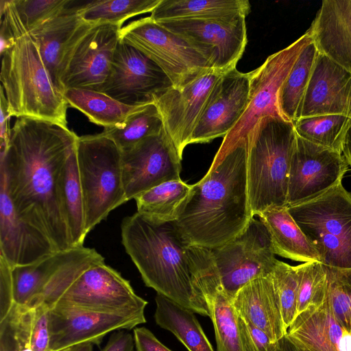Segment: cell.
Here are the masks:
<instances>
[{
	"mask_svg": "<svg viewBox=\"0 0 351 351\" xmlns=\"http://www.w3.org/2000/svg\"><path fill=\"white\" fill-rule=\"evenodd\" d=\"M32 308V351H49V311L50 308L45 304H40Z\"/></svg>",
	"mask_w": 351,
	"mask_h": 351,
	"instance_id": "obj_42",
	"label": "cell"
},
{
	"mask_svg": "<svg viewBox=\"0 0 351 351\" xmlns=\"http://www.w3.org/2000/svg\"><path fill=\"white\" fill-rule=\"evenodd\" d=\"M254 217L248 195L247 140L220 145L206 175L192 184L176 223L191 244L218 247L241 234Z\"/></svg>",
	"mask_w": 351,
	"mask_h": 351,
	"instance_id": "obj_2",
	"label": "cell"
},
{
	"mask_svg": "<svg viewBox=\"0 0 351 351\" xmlns=\"http://www.w3.org/2000/svg\"><path fill=\"white\" fill-rule=\"evenodd\" d=\"M296 267L298 273V316L308 308L319 306L325 302L328 282L325 267L321 262H306Z\"/></svg>",
	"mask_w": 351,
	"mask_h": 351,
	"instance_id": "obj_39",
	"label": "cell"
},
{
	"mask_svg": "<svg viewBox=\"0 0 351 351\" xmlns=\"http://www.w3.org/2000/svg\"><path fill=\"white\" fill-rule=\"evenodd\" d=\"M75 151L88 233L111 211L128 202L121 152L101 133L78 136Z\"/></svg>",
	"mask_w": 351,
	"mask_h": 351,
	"instance_id": "obj_6",
	"label": "cell"
},
{
	"mask_svg": "<svg viewBox=\"0 0 351 351\" xmlns=\"http://www.w3.org/2000/svg\"><path fill=\"white\" fill-rule=\"evenodd\" d=\"M210 250L221 285L231 301L250 281L271 273L277 261L266 227L254 217L234 239Z\"/></svg>",
	"mask_w": 351,
	"mask_h": 351,
	"instance_id": "obj_11",
	"label": "cell"
},
{
	"mask_svg": "<svg viewBox=\"0 0 351 351\" xmlns=\"http://www.w3.org/2000/svg\"><path fill=\"white\" fill-rule=\"evenodd\" d=\"M232 304L239 315L264 331L273 342L287 334L271 273L247 283L237 293Z\"/></svg>",
	"mask_w": 351,
	"mask_h": 351,
	"instance_id": "obj_26",
	"label": "cell"
},
{
	"mask_svg": "<svg viewBox=\"0 0 351 351\" xmlns=\"http://www.w3.org/2000/svg\"><path fill=\"white\" fill-rule=\"evenodd\" d=\"M319 53L313 40L301 53L280 90V113L293 123L301 118L304 96Z\"/></svg>",
	"mask_w": 351,
	"mask_h": 351,
	"instance_id": "obj_33",
	"label": "cell"
},
{
	"mask_svg": "<svg viewBox=\"0 0 351 351\" xmlns=\"http://www.w3.org/2000/svg\"><path fill=\"white\" fill-rule=\"evenodd\" d=\"M14 304L12 267L0 255V321L6 317Z\"/></svg>",
	"mask_w": 351,
	"mask_h": 351,
	"instance_id": "obj_43",
	"label": "cell"
},
{
	"mask_svg": "<svg viewBox=\"0 0 351 351\" xmlns=\"http://www.w3.org/2000/svg\"><path fill=\"white\" fill-rule=\"evenodd\" d=\"M310 28L319 52L351 73V0H324Z\"/></svg>",
	"mask_w": 351,
	"mask_h": 351,
	"instance_id": "obj_27",
	"label": "cell"
},
{
	"mask_svg": "<svg viewBox=\"0 0 351 351\" xmlns=\"http://www.w3.org/2000/svg\"><path fill=\"white\" fill-rule=\"evenodd\" d=\"M295 346V348H296V351H308V350L301 347L300 346H298L297 344H295V343H293Z\"/></svg>",
	"mask_w": 351,
	"mask_h": 351,
	"instance_id": "obj_50",
	"label": "cell"
},
{
	"mask_svg": "<svg viewBox=\"0 0 351 351\" xmlns=\"http://www.w3.org/2000/svg\"><path fill=\"white\" fill-rule=\"evenodd\" d=\"M245 15L218 19H176L156 22L180 36L208 61L213 69L236 68L247 42Z\"/></svg>",
	"mask_w": 351,
	"mask_h": 351,
	"instance_id": "obj_12",
	"label": "cell"
},
{
	"mask_svg": "<svg viewBox=\"0 0 351 351\" xmlns=\"http://www.w3.org/2000/svg\"><path fill=\"white\" fill-rule=\"evenodd\" d=\"M193 276L209 308L217 351H252L243 319L223 289L211 250H196L193 254Z\"/></svg>",
	"mask_w": 351,
	"mask_h": 351,
	"instance_id": "obj_19",
	"label": "cell"
},
{
	"mask_svg": "<svg viewBox=\"0 0 351 351\" xmlns=\"http://www.w3.org/2000/svg\"><path fill=\"white\" fill-rule=\"evenodd\" d=\"M327 114L351 118V73L319 52L304 96L301 118Z\"/></svg>",
	"mask_w": 351,
	"mask_h": 351,
	"instance_id": "obj_24",
	"label": "cell"
},
{
	"mask_svg": "<svg viewBox=\"0 0 351 351\" xmlns=\"http://www.w3.org/2000/svg\"><path fill=\"white\" fill-rule=\"evenodd\" d=\"M155 301L157 325L172 332L189 351H214L193 311L158 293Z\"/></svg>",
	"mask_w": 351,
	"mask_h": 351,
	"instance_id": "obj_30",
	"label": "cell"
},
{
	"mask_svg": "<svg viewBox=\"0 0 351 351\" xmlns=\"http://www.w3.org/2000/svg\"><path fill=\"white\" fill-rule=\"evenodd\" d=\"M17 13L29 32L58 14L69 0H12Z\"/></svg>",
	"mask_w": 351,
	"mask_h": 351,
	"instance_id": "obj_41",
	"label": "cell"
},
{
	"mask_svg": "<svg viewBox=\"0 0 351 351\" xmlns=\"http://www.w3.org/2000/svg\"><path fill=\"white\" fill-rule=\"evenodd\" d=\"M77 138L66 126L19 117L7 149L1 151L0 180L15 212L46 234L56 250L74 247L61 210L59 183Z\"/></svg>",
	"mask_w": 351,
	"mask_h": 351,
	"instance_id": "obj_1",
	"label": "cell"
},
{
	"mask_svg": "<svg viewBox=\"0 0 351 351\" xmlns=\"http://www.w3.org/2000/svg\"><path fill=\"white\" fill-rule=\"evenodd\" d=\"M57 303L110 314L145 313L147 301L138 295L129 280L105 263L83 272Z\"/></svg>",
	"mask_w": 351,
	"mask_h": 351,
	"instance_id": "obj_14",
	"label": "cell"
},
{
	"mask_svg": "<svg viewBox=\"0 0 351 351\" xmlns=\"http://www.w3.org/2000/svg\"><path fill=\"white\" fill-rule=\"evenodd\" d=\"M249 93V73H241L236 68L223 72L210 90L191 144L225 136L243 117Z\"/></svg>",
	"mask_w": 351,
	"mask_h": 351,
	"instance_id": "obj_20",
	"label": "cell"
},
{
	"mask_svg": "<svg viewBox=\"0 0 351 351\" xmlns=\"http://www.w3.org/2000/svg\"><path fill=\"white\" fill-rule=\"evenodd\" d=\"M81 3L82 1L69 0L58 14L29 32L48 73L62 92L60 73L63 62L71 47L93 25L81 18Z\"/></svg>",
	"mask_w": 351,
	"mask_h": 351,
	"instance_id": "obj_22",
	"label": "cell"
},
{
	"mask_svg": "<svg viewBox=\"0 0 351 351\" xmlns=\"http://www.w3.org/2000/svg\"><path fill=\"white\" fill-rule=\"evenodd\" d=\"M287 208L324 265L351 269V193L341 182L315 199Z\"/></svg>",
	"mask_w": 351,
	"mask_h": 351,
	"instance_id": "obj_7",
	"label": "cell"
},
{
	"mask_svg": "<svg viewBox=\"0 0 351 351\" xmlns=\"http://www.w3.org/2000/svg\"><path fill=\"white\" fill-rule=\"evenodd\" d=\"M71 348H66V349L62 350L60 351H71Z\"/></svg>",
	"mask_w": 351,
	"mask_h": 351,
	"instance_id": "obj_51",
	"label": "cell"
},
{
	"mask_svg": "<svg viewBox=\"0 0 351 351\" xmlns=\"http://www.w3.org/2000/svg\"><path fill=\"white\" fill-rule=\"evenodd\" d=\"M121 241L145 285L195 313L210 316L195 281L191 245L176 221H159L138 212L121 224Z\"/></svg>",
	"mask_w": 351,
	"mask_h": 351,
	"instance_id": "obj_3",
	"label": "cell"
},
{
	"mask_svg": "<svg viewBox=\"0 0 351 351\" xmlns=\"http://www.w3.org/2000/svg\"><path fill=\"white\" fill-rule=\"evenodd\" d=\"M164 128L160 113L154 103L147 104L131 114L119 128H104L101 134L111 139L121 152L143 139L158 134Z\"/></svg>",
	"mask_w": 351,
	"mask_h": 351,
	"instance_id": "obj_37",
	"label": "cell"
},
{
	"mask_svg": "<svg viewBox=\"0 0 351 351\" xmlns=\"http://www.w3.org/2000/svg\"><path fill=\"white\" fill-rule=\"evenodd\" d=\"M0 80L10 117H28L67 127L69 105L56 86L38 47L23 25L12 0H1Z\"/></svg>",
	"mask_w": 351,
	"mask_h": 351,
	"instance_id": "obj_4",
	"label": "cell"
},
{
	"mask_svg": "<svg viewBox=\"0 0 351 351\" xmlns=\"http://www.w3.org/2000/svg\"><path fill=\"white\" fill-rule=\"evenodd\" d=\"M182 158L165 128L121 152L122 177L128 201L163 182L180 180Z\"/></svg>",
	"mask_w": 351,
	"mask_h": 351,
	"instance_id": "obj_16",
	"label": "cell"
},
{
	"mask_svg": "<svg viewBox=\"0 0 351 351\" xmlns=\"http://www.w3.org/2000/svg\"><path fill=\"white\" fill-rule=\"evenodd\" d=\"M349 167L342 154L297 135L289 173L287 207L315 199L337 186Z\"/></svg>",
	"mask_w": 351,
	"mask_h": 351,
	"instance_id": "obj_17",
	"label": "cell"
},
{
	"mask_svg": "<svg viewBox=\"0 0 351 351\" xmlns=\"http://www.w3.org/2000/svg\"><path fill=\"white\" fill-rule=\"evenodd\" d=\"M133 336L136 351H172L145 327L134 328Z\"/></svg>",
	"mask_w": 351,
	"mask_h": 351,
	"instance_id": "obj_45",
	"label": "cell"
},
{
	"mask_svg": "<svg viewBox=\"0 0 351 351\" xmlns=\"http://www.w3.org/2000/svg\"><path fill=\"white\" fill-rule=\"evenodd\" d=\"M120 40L135 47L165 73L173 87H180L213 69L208 61L180 36L149 16L120 30Z\"/></svg>",
	"mask_w": 351,
	"mask_h": 351,
	"instance_id": "obj_9",
	"label": "cell"
},
{
	"mask_svg": "<svg viewBox=\"0 0 351 351\" xmlns=\"http://www.w3.org/2000/svg\"><path fill=\"white\" fill-rule=\"evenodd\" d=\"M58 251L42 231L21 219L0 181V255L11 266H24Z\"/></svg>",
	"mask_w": 351,
	"mask_h": 351,
	"instance_id": "obj_23",
	"label": "cell"
},
{
	"mask_svg": "<svg viewBox=\"0 0 351 351\" xmlns=\"http://www.w3.org/2000/svg\"><path fill=\"white\" fill-rule=\"evenodd\" d=\"M223 73L208 70L182 86H171L154 101L164 128L182 158L184 148L191 144L210 90Z\"/></svg>",
	"mask_w": 351,
	"mask_h": 351,
	"instance_id": "obj_21",
	"label": "cell"
},
{
	"mask_svg": "<svg viewBox=\"0 0 351 351\" xmlns=\"http://www.w3.org/2000/svg\"><path fill=\"white\" fill-rule=\"evenodd\" d=\"M247 0H161L152 12L155 22L176 19H218L239 14L247 16Z\"/></svg>",
	"mask_w": 351,
	"mask_h": 351,
	"instance_id": "obj_29",
	"label": "cell"
},
{
	"mask_svg": "<svg viewBox=\"0 0 351 351\" xmlns=\"http://www.w3.org/2000/svg\"><path fill=\"white\" fill-rule=\"evenodd\" d=\"M122 27L93 25L71 47L61 69L62 92L83 88L100 92L110 73Z\"/></svg>",
	"mask_w": 351,
	"mask_h": 351,
	"instance_id": "obj_15",
	"label": "cell"
},
{
	"mask_svg": "<svg viewBox=\"0 0 351 351\" xmlns=\"http://www.w3.org/2000/svg\"><path fill=\"white\" fill-rule=\"evenodd\" d=\"M286 330L297 316L298 273L296 266L277 260L271 272Z\"/></svg>",
	"mask_w": 351,
	"mask_h": 351,
	"instance_id": "obj_40",
	"label": "cell"
},
{
	"mask_svg": "<svg viewBox=\"0 0 351 351\" xmlns=\"http://www.w3.org/2000/svg\"><path fill=\"white\" fill-rule=\"evenodd\" d=\"M258 216L269 232L275 254L298 262H320L317 251L287 206H271Z\"/></svg>",
	"mask_w": 351,
	"mask_h": 351,
	"instance_id": "obj_28",
	"label": "cell"
},
{
	"mask_svg": "<svg viewBox=\"0 0 351 351\" xmlns=\"http://www.w3.org/2000/svg\"><path fill=\"white\" fill-rule=\"evenodd\" d=\"M247 186L254 217L271 206H287L289 173L297 141L292 122L260 119L247 136Z\"/></svg>",
	"mask_w": 351,
	"mask_h": 351,
	"instance_id": "obj_5",
	"label": "cell"
},
{
	"mask_svg": "<svg viewBox=\"0 0 351 351\" xmlns=\"http://www.w3.org/2000/svg\"><path fill=\"white\" fill-rule=\"evenodd\" d=\"M146 322L145 313L110 314L56 303L49 311V351H60L90 342L99 346L117 330H132Z\"/></svg>",
	"mask_w": 351,
	"mask_h": 351,
	"instance_id": "obj_18",
	"label": "cell"
},
{
	"mask_svg": "<svg viewBox=\"0 0 351 351\" xmlns=\"http://www.w3.org/2000/svg\"><path fill=\"white\" fill-rule=\"evenodd\" d=\"M161 0H93L82 1L79 14L91 25L112 24L122 27L128 19L151 12Z\"/></svg>",
	"mask_w": 351,
	"mask_h": 351,
	"instance_id": "obj_35",
	"label": "cell"
},
{
	"mask_svg": "<svg viewBox=\"0 0 351 351\" xmlns=\"http://www.w3.org/2000/svg\"><path fill=\"white\" fill-rule=\"evenodd\" d=\"M33 308L14 304L0 321V351H32L31 328Z\"/></svg>",
	"mask_w": 351,
	"mask_h": 351,
	"instance_id": "obj_38",
	"label": "cell"
},
{
	"mask_svg": "<svg viewBox=\"0 0 351 351\" xmlns=\"http://www.w3.org/2000/svg\"><path fill=\"white\" fill-rule=\"evenodd\" d=\"M105 263L95 249L75 246L58 250L30 265L12 267L14 303L52 307L86 269Z\"/></svg>",
	"mask_w": 351,
	"mask_h": 351,
	"instance_id": "obj_8",
	"label": "cell"
},
{
	"mask_svg": "<svg viewBox=\"0 0 351 351\" xmlns=\"http://www.w3.org/2000/svg\"><path fill=\"white\" fill-rule=\"evenodd\" d=\"M342 154L349 167H351V126L348 129L343 141Z\"/></svg>",
	"mask_w": 351,
	"mask_h": 351,
	"instance_id": "obj_47",
	"label": "cell"
},
{
	"mask_svg": "<svg viewBox=\"0 0 351 351\" xmlns=\"http://www.w3.org/2000/svg\"><path fill=\"white\" fill-rule=\"evenodd\" d=\"M295 344L308 351H351V329L333 314L327 298L299 314L287 330Z\"/></svg>",
	"mask_w": 351,
	"mask_h": 351,
	"instance_id": "obj_25",
	"label": "cell"
},
{
	"mask_svg": "<svg viewBox=\"0 0 351 351\" xmlns=\"http://www.w3.org/2000/svg\"><path fill=\"white\" fill-rule=\"evenodd\" d=\"M313 41L308 30L286 48L269 56L258 68L250 72L247 107L236 125L224 136L221 144H234L247 134L262 117H282L278 106L280 90L303 50Z\"/></svg>",
	"mask_w": 351,
	"mask_h": 351,
	"instance_id": "obj_10",
	"label": "cell"
},
{
	"mask_svg": "<svg viewBox=\"0 0 351 351\" xmlns=\"http://www.w3.org/2000/svg\"><path fill=\"white\" fill-rule=\"evenodd\" d=\"M173 84L154 61L119 40L108 76L100 92L131 106L154 103Z\"/></svg>",
	"mask_w": 351,
	"mask_h": 351,
	"instance_id": "obj_13",
	"label": "cell"
},
{
	"mask_svg": "<svg viewBox=\"0 0 351 351\" xmlns=\"http://www.w3.org/2000/svg\"><path fill=\"white\" fill-rule=\"evenodd\" d=\"M242 318L252 351H276L277 341L273 342L264 331Z\"/></svg>",
	"mask_w": 351,
	"mask_h": 351,
	"instance_id": "obj_44",
	"label": "cell"
},
{
	"mask_svg": "<svg viewBox=\"0 0 351 351\" xmlns=\"http://www.w3.org/2000/svg\"><path fill=\"white\" fill-rule=\"evenodd\" d=\"M276 351H296V348L293 342L286 334L277 341Z\"/></svg>",
	"mask_w": 351,
	"mask_h": 351,
	"instance_id": "obj_48",
	"label": "cell"
},
{
	"mask_svg": "<svg viewBox=\"0 0 351 351\" xmlns=\"http://www.w3.org/2000/svg\"><path fill=\"white\" fill-rule=\"evenodd\" d=\"M63 95L69 106L104 128H121L131 114L145 106H128L101 92L88 89L71 88Z\"/></svg>",
	"mask_w": 351,
	"mask_h": 351,
	"instance_id": "obj_31",
	"label": "cell"
},
{
	"mask_svg": "<svg viewBox=\"0 0 351 351\" xmlns=\"http://www.w3.org/2000/svg\"><path fill=\"white\" fill-rule=\"evenodd\" d=\"M191 188V184L181 179L163 182L134 199L136 204V212L159 221H176Z\"/></svg>",
	"mask_w": 351,
	"mask_h": 351,
	"instance_id": "obj_34",
	"label": "cell"
},
{
	"mask_svg": "<svg viewBox=\"0 0 351 351\" xmlns=\"http://www.w3.org/2000/svg\"><path fill=\"white\" fill-rule=\"evenodd\" d=\"M93 346L92 343L84 342L73 346L71 351H93Z\"/></svg>",
	"mask_w": 351,
	"mask_h": 351,
	"instance_id": "obj_49",
	"label": "cell"
},
{
	"mask_svg": "<svg viewBox=\"0 0 351 351\" xmlns=\"http://www.w3.org/2000/svg\"><path fill=\"white\" fill-rule=\"evenodd\" d=\"M133 335L128 330H117L110 336L101 351H134Z\"/></svg>",
	"mask_w": 351,
	"mask_h": 351,
	"instance_id": "obj_46",
	"label": "cell"
},
{
	"mask_svg": "<svg viewBox=\"0 0 351 351\" xmlns=\"http://www.w3.org/2000/svg\"><path fill=\"white\" fill-rule=\"evenodd\" d=\"M293 125L300 138L342 154L351 118L338 114L307 117L299 119Z\"/></svg>",
	"mask_w": 351,
	"mask_h": 351,
	"instance_id": "obj_36",
	"label": "cell"
},
{
	"mask_svg": "<svg viewBox=\"0 0 351 351\" xmlns=\"http://www.w3.org/2000/svg\"><path fill=\"white\" fill-rule=\"evenodd\" d=\"M59 197L62 213L73 245L74 247L83 245L88 233L86 230L84 198L75 149L62 172L59 183Z\"/></svg>",
	"mask_w": 351,
	"mask_h": 351,
	"instance_id": "obj_32",
	"label": "cell"
}]
</instances>
